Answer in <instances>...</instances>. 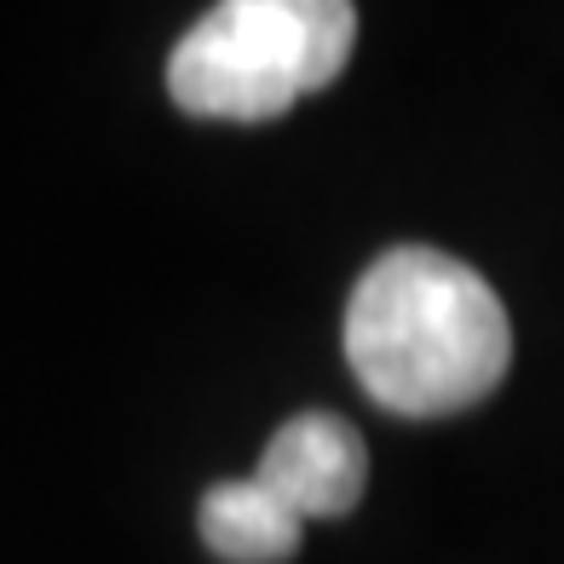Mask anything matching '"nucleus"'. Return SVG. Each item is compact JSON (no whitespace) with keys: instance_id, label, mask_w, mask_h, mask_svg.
I'll return each mask as SVG.
<instances>
[{"instance_id":"obj_4","label":"nucleus","mask_w":564,"mask_h":564,"mask_svg":"<svg viewBox=\"0 0 564 564\" xmlns=\"http://www.w3.org/2000/svg\"><path fill=\"white\" fill-rule=\"evenodd\" d=\"M196 530L208 542V553L225 564H282V558H294L300 535H305V524L260 478L214 484L196 507Z\"/></svg>"},{"instance_id":"obj_2","label":"nucleus","mask_w":564,"mask_h":564,"mask_svg":"<svg viewBox=\"0 0 564 564\" xmlns=\"http://www.w3.org/2000/svg\"><path fill=\"white\" fill-rule=\"evenodd\" d=\"M357 46L346 0H225L167 58V93L202 121H276L323 93Z\"/></svg>"},{"instance_id":"obj_3","label":"nucleus","mask_w":564,"mask_h":564,"mask_svg":"<svg viewBox=\"0 0 564 564\" xmlns=\"http://www.w3.org/2000/svg\"><path fill=\"white\" fill-rule=\"evenodd\" d=\"M260 484L300 524L305 519H346V512L364 501V484H369L364 438H357L340 415L305 409V415L282 421L265 438Z\"/></svg>"},{"instance_id":"obj_1","label":"nucleus","mask_w":564,"mask_h":564,"mask_svg":"<svg viewBox=\"0 0 564 564\" xmlns=\"http://www.w3.org/2000/svg\"><path fill=\"white\" fill-rule=\"evenodd\" d=\"M346 364L392 415H455L501 387L512 323L467 260L438 248H392L346 300Z\"/></svg>"}]
</instances>
